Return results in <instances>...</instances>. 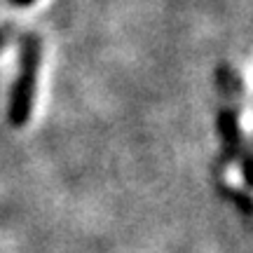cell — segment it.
<instances>
[{
	"instance_id": "obj_1",
	"label": "cell",
	"mask_w": 253,
	"mask_h": 253,
	"mask_svg": "<svg viewBox=\"0 0 253 253\" xmlns=\"http://www.w3.org/2000/svg\"><path fill=\"white\" fill-rule=\"evenodd\" d=\"M40 61H42V45L40 38L28 36L21 47V56H19V73L14 87H12V96H9V110L7 118L12 126H24L31 118L33 110V99H36V84H38V73H40Z\"/></svg>"
},
{
	"instance_id": "obj_3",
	"label": "cell",
	"mask_w": 253,
	"mask_h": 253,
	"mask_svg": "<svg viewBox=\"0 0 253 253\" xmlns=\"http://www.w3.org/2000/svg\"><path fill=\"white\" fill-rule=\"evenodd\" d=\"M14 2H19V5H31L33 0H14Z\"/></svg>"
},
{
	"instance_id": "obj_2",
	"label": "cell",
	"mask_w": 253,
	"mask_h": 253,
	"mask_svg": "<svg viewBox=\"0 0 253 253\" xmlns=\"http://www.w3.org/2000/svg\"><path fill=\"white\" fill-rule=\"evenodd\" d=\"M227 106L220 110V120H218V129H220V138H223V150H225L227 160H237L242 150L246 148L244 138H242V126H239V118L237 110L232 106V99L225 101Z\"/></svg>"
}]
</instances>
